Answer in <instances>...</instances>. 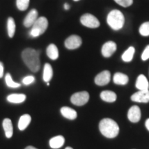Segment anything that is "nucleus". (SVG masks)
<instances>
[{
  "instance_id": "obj_1",
  "label": "nucleus",
  "mask_w": 149,
  "mask_h": 149,
  "mask_svg": "<svg viewBox=\"0 0 149 149\" xmlns=\"http://www.w3.org/2000/svg\"><path fill=\"white\" fill-rule=\"evenodd\" d=\"M24 62L31 71L36 72L40 69V52L33 48H26L22 53Z\"/></svg>"
},
{
  "instance_id": "obj_2",
  "label": "nucleus",
  "mask_w": 149,
  "mask_h": 149,
  "mask_svg": "<svg viewBox=\"0 0 149 149\" xmlns=\"http://www.w3.org/2000/svg\"><path fill=\"white\" fill-rule=\"evenodd\" d=\"M99 128L102 135L107 138H115L120 132L118 124L110 118H105L100 121Z\"/></svg>"
},
{
  "instance_id": "obj_3",
  "label": "nucleus",
  "mask_w": 149,
  "mask_h": 149,
  "mask_svg": "<svg viewBox=\"0 0 149 149\" xmlns=\"http://www.w3.org/2000/svg\"><path fill=\"white\" fill-rule=\"evenodd\" d=\"M125 19L124 15L120 10H113L107 16V23L112 29L118 31L124 26Z\"/></svg>"
},
{
  "instance_id": "obj_4",
  "label": "nucleus",
  "mask_w": 149,
  "mask_h": 149,
  "mask_svg": "<svg viewBox=\"0 0 149 149\" xmlns=\"http://www.w3.org/2000/svg\"><path fill=\"white\" fill-rule=\"evenodd\" d=\"M48 26V19L44 17H40L36 20L31 29L30 35L33 37H37L44 34Z\"/></svg>"
},
{
  "instance_id": "obj_5",
  "label": "nucleus",
  "mask_w": 149,
  "mask_h": 149,
  "mask_svg": "<svg viewBox=\"0 0 149 149\" xmlns=\"http://www.w3.org/2000/svg\"><path fill=\"white\" fill-rule=\"evenodd\" d=\"M89 98H90V96L88 92L81 91V92L74 93L70 97V102L74 105L80 107V106L85 105L88 102Z\"/></svg>"
},
{
  "instance_id": "obj_6",
  "label": "nucleus",
  "mask_w": 149,
  "mask_h": 149,
  "mask_svg": "<svg viewBox=\"0 0 149 149\" xmlns=\"http://www.w3.org/2000/svg\"><path fill=\"white\" fill-rule=\"evenodd\" d=\"M80 22L84 26L91 28V29H96L100 25L97 18L89 13L83 15L80 18Z\"/></svg>"
},
{
  "instance_id": "obj_7",
  "label": "nucleus",
  "mask_w": 149,
  "mask_h": 149,
  "mask_svg": "<svg viewBox=\"0 0 149 149\" xmlns=\"http://www.w3.org/2000/svg\"><path fill=\"white\" fill-rule=\"evenodd\" d=\"M81 44H82V40H81V37L75 35L68 37L64 43L66 48L69 50L77 49L80 47Z\"/></svg>"
},
{
  "instance_id": "obj_8",
  "label": "nucleus",
  "mask_w": 149,
  "mask_h": 149,
  "mask_svg": "<svg viewBox=\"0 0 149 149\" xmlns=\"http://www.w3.org/2000/svg\"><path fill=\"white\" fill-rule=\"evenodd\" d=\"M111 81V72L109 70H104L99 73L95 78V83L98 86H105Z\"/></svg>"
},
{
  "instance_id": "obj_9",
  "label": "nucleus",
  "mask_w": 149,
  "mask_h": 149,
  "mask_svg": "<svg viewBox=\"0 0 149 149\" xmlns=\"http://www.w3.org/2000/svg\"><path fill=\"white\" fill-rule=\"evenodd\" d=\"M131 100L139 103H148L149 102V90L139 91L131 96Z\"/></svg>"
},
{
  "instance_id": "obj_10",
  "label": "nucleus",
  "mask_w": 149,
  "mask_h": 149,
  "mask_svg": "<svg viewBox=\"0 0 149 149\" xmlns=\"http://www.w3.org/2000/svg\"><path fill=\"white\" fill-rule=\"evenodd\" d=\"M117 45L114 42L109 41L106 42L102 48V54L104 57H110L116 51Z\"/></svg>"
},
{
  "instance_id": "obj_11",
  "label": "nucleus",
  "mask_w": 149,
  "mask_h": 149,
  "mask_svg": "<svg viewBox=\"0 0 149 149\" xmlns=\"http://www.w3.org/2000/svg\"><path fill=\"white\" fill-rule=\"evenodd\" d=\"M128 118L131 122L137 123L141 119V111L139 107L133 106L130 108L128 112Z\"/></svg>"
},
{
  "instance_id": "obj_12",
  "label": "nucleus",
  "mask_w": 149,
  "mask_h": 149,
  "mask_svg": "<svg viewBox=\"0 0 149 149\" xmlns=\"http://www.w3.org/2000/svg\"><path fill=\"white\" fill-rule=\"evenodd\" d=\"M37 19H38V12L35 9H32L24 19V26L27 28L33 26Z\"/></svg>"
},
{
  "instance_id": "obj_13",
  "label": "nucleus",
  "mask_w": 149,
  "mask_h": 149,
  "mask_svg": "<svg viewBox=\"0 0 149 149\" xmlns=\"http://www.w3.org/2000/svg\"><path fill=\"white\" fill-rule=\"evenodd\" d=\"M136 88L139 91H146L149 88V83L147 78L144 74H140L137 77L135 84Z\"/></svg>"
},
{
  "instance_id": "obj_14",
  "label": "nucleus",
  "mask_w": 149,
  "mask_h": 149,
  "mask_svg": "<svg viewBox=\"0 0 149 149\" xmlns=\"http://www.w3.org/2000/svg\"><path fill=\"white\" fill-rule=\"evenodd\" d=\"M60 112L61 115H63V117H64L66 119H68V120H74L77 117V113L76 111H74V109H72L70 107H62L60 110Z\"/></svg>"
},
{
  "instance_id": "obj_15",
  "label": "nucleus",
  "mask_w": 149,
  "mask_h": 149,
  "mask_svg": "<svg viewBox=\"0 0 149 149\" xmlns=\"http://www.w3.org/2000/svg\"><path fill=\"white\" fill-rule=\"evenodd\" d=\"M65 143V139L62 135L55 136L52 137L49 141V145L51 148L57 149L61 148Z\"/></svg>"
},
{
  "instance_id": "obj_16",
  "label": "nucleus",
  "mask_w": 149,
  "mask_h": 149,
  "mask_svg": "<svg viewBox=\"0 0 149 149\" xmlns=\"http://www.w3.org/2000/svg\"><path fill=\"white\" fill-rule=\"evenodd\" d=\"M2 125L3 130L5 131V135L7 138L12 137L13 134V127L12 121L10 119L6 118L3 121Z\"/></svg>"
},
{
  "instance_id": "obj_17",
  "label": "nucleus",
  "mask_w": 149,
  "mask_h": 149,
  "mask_svg": "<svg viewBox=\"0 0 149 149\" xmlns=\"http://www.w3.org/2000/svg\"><path fill=\"white\" fill-rule=\"evenodd\" d=\"M100 97L103 101L107 102H114L117 100V95L111 91H104L100 94Z\"/></svg>"
},
{
  "instance_id": "obj_18",
  "label": "nucleus",
  "mask_w": 149,
  "mask_h": 149,
  "mask_svg": "<svg viewBox=\"0 0 149 149\" xmlns=\"http://www.w3.org/2000/svg\"><path fill=\"white\" fill-rule=\"evenodd\" d=\"M26 99V96L24 94H10L7 97V101L13 104H21Z\"/></svg>"
},
{
  "instance_id": "obj_19",
  "label": "nucleus",
  "mask_w": 149,
  "mask_h": 149,
  "mask_svg": "<svg viewBox=\"0 0 149 149\" xmlns=\"http://www.w3.org/2000/svg\"><path fill=\"white\" fill-rule=\"evenodd\" d=\"M31 122V117L29 114H25L20 117L18 122V128L20 130H24Z\"/></svg>"
},
{
  "instance_id": "obj_20",
  "label": "nucleus",
  "mask_w": 149,
  "mask_h": 149,
  "mask_svg": "<svg viewBox=\"0 0 149 149\" xmlns=\"http://www.w3.org/2000/svg\"><path fill=\"white\" fill-rule=\"evenodd\" d=\"M53 75V70L51 65L50 64H46L44 65V70H43V79L45 82H49L51 81Z\"/></svg>"
},
{
  "instance_id": "obj_21",
  "label": "nucleus",
  "mask_w": 149,
  "mask_h": 149,
  "mask_svg": "<svg viewBox=\"0 0 149 149\" xmlns=\"http://www.w3.org/2000/svg\"><path fill=\"white\" fill-rule=\"evenodd\" d=\"M46 54L48 57L52 60H56L59 57L58 48L55 44H50L46 48Z\"/></svg>"
},
{
  "instance_id": "obj_22",
  "label": "nucleus",
  "mask_w": 149,
  "mask_h": 149,
  "mask_svg": "<svg viewBox=\"0 0 149 149\" xmlns=\"http://www.w3.org/2000/svg\"><path fill=\"white\" fill-rule=\"evenodd\" d=\"M113 81L117 85H126L128 82V77L122 72H116L113 77Z\"/></svg>"
},
{
  "instance_id": "obj_23",
  "label": "nucleus",
  "mask_w": 149,
  "mask_h": 149,
  "mask_svg": "<svg viewBox=\"0 0 149 149\" xmlns=\"http://www.w3.org/2000/svg\"><path fill=\"white\" fill-rule=\"evenodd\" d=\"M135 51V48L133 47V46H130V47L128 48V49L123 53V55L122 56L123 61H125V62H130L133 58Z\"/></svg>"
},
{
  "instance_id": "obj_24",
  "label": "nucleus",
  "mask_w": 149,
  "mask_h": 149,
  "mask_svg": "<svg viewBox=\"0 0 149 149\" xmlns=\"http://www.w3.org/2000/svg\"><path fill=\"white\" fill-rule=\"evenodd\" d=\"M15 29L16 26L13 18L9 17L8 19V21H7V30H8V36L10 38L13 37L15 33Z\"/></svg>"
},
{
  "instance_id": "obj_25",
  "label": "nucleus",
  "mask_w": 149,
  "mask_h": 149,
  "mask_svg": "<svg viewBox=\"0 0 149 149\" xmlns=\"http://www.w3.org/2000/svg\"><path fill=\"white\" fill-rule=\"evenodd\" d=\"M5 81H6V84L7 86L10 87V88H17L21 86V84H20L19 83L15 82V81H14L13 80L12 77H11L10 73H7L6 74Z\"/></svg>"
},
{
  "instance_id": "obj_26",
  "label": "nucleus",
  "mask_w": 149,
  "mask_h": 149,
  "mask_svg": "<svg viewBox=\"0 0 149 149\" xmlns=\"http://www.w3.org/2000/svg\"><path fill=\"white\" fill-rule=\"evenodd\" d=\"M30 0H16V5L19 10H26L29 8Z\"/></svg>"
},
{
  "instance_id": "obj_27",
  "label": "nucleus",
  "mask_w": 149,
  "mask_h": 149,
  "mask_svg": "<svg viewBox=\"0 0 149 149\" xmlns=\"http://www.w3.org/2000/svg\"><path fill=\"white\" fill-rule=\"evenodd\" d=\"M139 31L142 36H149V22H144V24H141L139 27Z\"/></svg>"
},
{
  "instance_id": "obj_28",
  "label": "nucleus",
  "mask_w": 149,
  "mask_h": 149,
  "mask_svg": "<svg viewBox=\"0 0 149 149\" xmlns=\"http://www.w3.org/2000/svg\"><path fill=\"white\" fill-rule=\"evenodd\" d=\"M114 1L121 6L128 7L131 6L133 3V0H114Z\"/></svg>"
},
{
  "instance_id": "obj_29",
  "label": "nucleus",
  "mask_w": 149,
  "mask_h": 149,
  "mask_svg": "<svg viewBox=\"0 0 149 149\" xmlns=\"http://www.w3.org/2000/svg\"><path fill=\"white\" fill-rule=\"evenodd\" d=\"M35 77L33 75H29L26 76L22 79V82L24 85H30L31 84H33L35 81Z\"/></svg>"
},
{
  "instance_id": "obj_30",
  "label": "nucleus",
  "mask_w": 149,
  "mask_h": 149,
  "mask_svg": "<svg viewBox=\"0 0 149 149\" xmlns=\"http://www.w3.org/2000/svg\"><path fill=\"white\" fill-rule=\"evenodd\" d=\"M149 59V45H148L145 48L142 55H141V59L143 61H146Z\"/></svg>"
},
{
  "instance_id": "obj_31",
  "label": "nucleus",
  "mask_w": 149,
  "mask_h": 149,
  "mask_svg": "<svg viewBox=\"0 0 149 149\" xmlns=\"http://www.w3.org/2000/svg\"><path fill=\"white\" fill-rule=\"evenodd\" d=\"M3 75V65L0 61V78H1Z\"/></svg>"
},
{
  "instance_id": "obj_32",
  "label": "nucleus",
  "mask_w": 149,
  "mask_h": 149,
  "mask_svg": "<svg viewBox=\"0 0 149 149\" xmlns=\"http://www.w3.org/2000/svg\"><path fill=\"white\" fill-rule=\"evenodd\" d=\"M145 126H146V128L147 130L149 131V119H147L146 120V122H145Z\"/></svg>"
},
{
  "instance_id": "obj_33",
  "label": "nucleus",
  "mask_w": 149,
  "mask_h": 149,
  "mask_svg": "<svg viewBox=\"0 0 149 149\" xmlns=\"http://www.w3.org/2000/svg\"><path fill=\"white\" fill-rule=\"evenodd\" d=\"M64 8H65V10H68V9L70 8V6L68 4V3H65L64 4Z\"/></svg>"
},
{
  "instance_id": "obj_34",
  "label": "nucleus",
  "mask_w": 149,
  "mask_h": 149,
  "mask_svg": "<svg viewBox=\"0 0 149 149\" xmlns=\"http://www.w3.org/2000/svg\"><path fill=\"white\" fill-rule=\"evenodd\" d=\"M25 149H37V148H35L34 146H27L26 148H25Z\"/></svg>"
},
{
  "instance_id": "obj_35",
  "label": "nucleus",
  "mask_w": 149,
  "mask_h": 149,
  "mask_svg": "<svg viewBox=\"0 0 149 149\" xmlns=\"http://www.w3.org/2000/svg\"><path fill=\"white\" fill-rule=\"evenodd\" d=\"M65 149H73V148H71V147H69V146H68V147H66V148H65Z\"/></svg>"
},
{
  "instance_id": "obj_36",
  "label": "nucleus",
  "mask_w": 149,
  "mask_h": 149,
  "mask_svg": "<svg viewBox=\"0 0 149 149\" xmlns=\"http://www.w3.org/2000/svg\"><path fill=\"white\" fill-rule=\"evenodd\" d=\"M50 85V83L49 82H47V86H49Z\"/></svg>"
},
{
  "instance_id": "obj_37",
  "label": "nucleus",
  "mask_w": 149,
  "mask_h": 149,
  "mask_svg": "<svg viewBox=\"0 0 149 149\" xmlns=\"http://www.w3.org/2000/svg\"><path fill=\"white\" fill-rule=\"evenodd\" d=\"M73 1H79V0H73Z\"/></svg>"
}]
</instances>
